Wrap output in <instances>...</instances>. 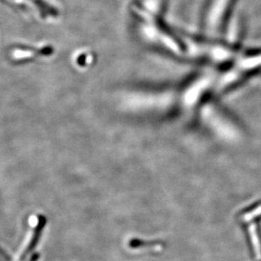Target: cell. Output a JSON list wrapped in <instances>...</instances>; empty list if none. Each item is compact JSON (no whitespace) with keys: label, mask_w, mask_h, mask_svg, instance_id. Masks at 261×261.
Returning <instances> with one entry per match:
<instances>
[]
</instances>
